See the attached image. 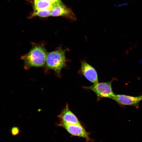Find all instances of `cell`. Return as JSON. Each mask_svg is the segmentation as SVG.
Masks as SVG:
<instances>
[{"instance_id":"cell-12","label":"cell","mask_w":142,"mask_h":142,"mask_svg":"<svg viewBox=\"0 0 142 142\" xmlns=\"http://www.w3.org/2000/svg\"><path fill=\"white\" fill-rule=\"evenodd\" d=\"M49 2L54 6L62 3L61 0H44Z\"/></svg>"},{"instance_id":"cell-5","label":"cell","mask_w":142,"mask_h":142,"mask_svg":"<svg viewBox=\"0 0 142 142\" xmlns=\"http://www.w3.org/2000/svg\"><path fill=\"white\" fill-rule=\"evenodd\" d=\"M51 16H63L72 20L76 19L75 16L70 9L63 3L54 6L51 10Z\"/></svg>"},{"instance_id":"cell-9","label":"cell","mask_w":142,"mask_h":142,"mask_svg":"<svg viewBox=\"0 0 142 142\" xmlns=\"http://www.w3.org/2000/svg\"><path fill=\"white\" fill-rule=\"evenodd\" d=\"M34 9L37 10L52 9L54 5L50 2L44 0H34Z\"/></svg>"},{"instance_id":"cell-2","label":"cell","mask_w":142,"mask_h":142,"mask_svg":"<svg viewBox=\"0 0 142 142\" xmlns=\"http://www.w3.org/2000/svg\"><path fill=\"white\" fill-rule=\"evenodd\" d=\"M67 49L59 48L48 53L44 66V72L53 70L57 77L61 76L62 69L66 65L65 53Z\"/></svg>"},{"instance_id":"cell-3","label":"cell","mask_w":142,"mask_h":142,"mask_svg":"<svg viewBox=\"0 0 142 142\" xmlns=\"http://www.w3.org/2000/svg\"><path fill=\"white\" fill-rule=\"evenodd\" d=\"M113 80L108 82L98 83L89 86H84L83 88L91 90L97 96L98 101L103 98H107L112 99L115 95L113 92L111 83Z\"/></svg>"},{"instance_id":"cell-1","label":"cell","mask_w":142,"mask_h":142,"mask_svg":"<svg viewBox=\"0 0 142 142\" xmlns=\"http://www.w3.org/2000/svg\"><path fill=\"white\" fill-rule=\"evenodd\" d=\"M31 43L30 50L21 57L24 62V68L27 70L33 67H44L48 53L44 42Z\"/></svg>"},{"instance_id":"cell-6","label":"cell","mask_w":142,"mask_h":142,"mask_svg":"<svg viewBox=\"0 0 142 142\" xmlns=\"http://www.w3.org/2000/svg\"><path fill=\"white\" fill-rule=\"evenodd\" d=\"M80 72L85 78L93 84L98 83V75L95 69L85 61L81 63Z\"/></svg>"},{"instance_id":"cell-8","label":"cell","mask_w":142,"mask_h":142,"mask_svg":"<svg viewBox=\"0 0 142 142\" xmlns=\"http://www.w3.org/2000/svg\"><path fill=\"white\" fill-rule=\"evenodd\" d=\"M112 99L120 104L135 106L142 100V95L134 97L123 94H115Z\"/></svg>"},{"instance_id":"cell-4","label":"cell","mask_w":142,"mask_h":142,"mask_svg":"<svg viewBox=\"0 0 142 142\" xmlns=\"http://www.w3.org/2000/svg\"><path fill=\"white\" fill-rule=\"evenodd\" d=\"M58 125L65 129L71 134L89 139V133L82 125L60 122Z\"/></svg>"},{"instance_id":"cell-7","label":"cell","mask_w":142,"mask_h":142,"mask_svg":"<svg viewBox=\"0 0 142 142\" xmlns=\"http://www.w3.org/2000/svg\"><path fill=\"white\" fill-rule=\"evenodd\" d=\"M57 116L59 118L60 122L81 125L77 116L69 109L67 103L66 104L65 107Z\"/></svg>"},{"instance_id":"cell-11","label":"cell","mask_w":142,"mask_h":142,"mask_svg":"<svg viewBox=\"0 0 142 142\" xmlns=\"http://www.w3.org/2000/svg\"><path fill=\"white\" fill-rule=\"evenodd\" d=\"M20 131L19 129L17 126L12 127L11 129V132L12 135L14 136L19 134Z\"/></svg>"},{"instance_id":"cell-10","label":"cell","mask_w":142,"mask_h":142,"mask_svg":"<svg viewBox=\"0 0 142 142\" xmlns=\"http://www.w3.org/2000/svg\"><path fill=\"white\" fill-rule=\"evenodd\" d=\"M31 17L38 16L41 17H46L51 16V11L48 10H37L34 9Z\"/></svg>"}]
</instances>
